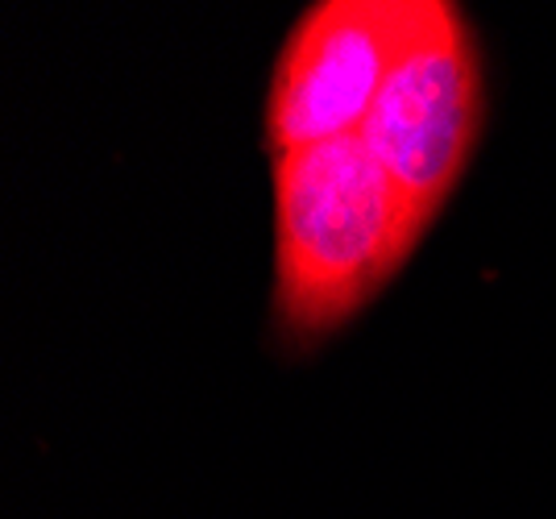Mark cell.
Listing matches in <instances>:
<instances>
[{
	"label": "cell",
	"mask_w": 556,
	"mask_h": 519,
	"mask_svg": "<svg viewBox=\"0 0 556 519\" xmlns=\"http://www.w3.org/2000/svg\"><path fill=\"white\" fill-rule=\"evenodd\" d=\"M432 225L357 134L275 159V325L312 345L370 304Z\"/></svg>",
	"instance_id": "obj_1"
},
{
	"label": "cell",
	"mask_w": 556,
	"mask_h": 519,
	"mask_svg": "<svg viewBox=\"0 0 556 519\" xmlns=\"http://www.w3.org/2000/svg\"><path fill=\"white\" fill-rule=\"evenodd\" d=\"M486 117L482 54L457 4L432 25L387 79L362 125V142L387 166L399 191L432 225L462 183Z\"/></svg>",
	"instance_id": "obj_3"
},
{
	"label": "cell",
	"mask_w": 556,
	"mask_h": 519,
	"mask_svg": "<svg viewBox=\"0 0 556 519\" xmlns=\"http://www.w3.org/2000/svg\"><path fill=\"white\" fill-rule=\"evenodd\" d=\"M444 0H325L291 25L266 92L270 154L362 134L394 67L441 22Z\"/></svg>",
	"instance_id": "obj_2"
}]
</instances>
